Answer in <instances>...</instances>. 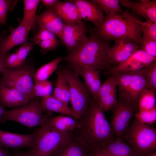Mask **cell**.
<instances>
[{
    "label": "cell",
    "instance_id": "cell-1",
    "mask_svg": "<svg viewBox=\"0 0 156 156\" xmlns=\"http://www.w3.org/2000/svg\"><path fill=\"white\" fill-rule=\"evenodd\" d=\"M79 122V127L72 131L73 136L84 142L92 151L105 146L115 137L104 110L93 98Z\"/></svg>",
    "mask_w": 156,
    "mask_h": 156
},
{
    "label": "cell",
    "instance_id": "cell-2",
    "mask_svg": "<svg viewBox=\"0 0 156 156\" xmlns=\"http://www.w3.org/2000/svg\"><path fill=\"white\" fill-rule=\"evenodd\" d=\"M109 47L105 42L93 35L80 49L68 55L65 60L73 70L88 66L105 72L111 68Z\"/></svg>",
    "mask_w": 156,
    "mask_h": 156
},
{
    "label": "cell",
    "instance_id": "cell-3",
    "mask_svg": "<svg viewBox=\"0 0 156 156\" xmlns=\"http://www.w3.org/2000/svg\"><path fill=\"white\" fill-rule=\"evenodd\" d=\"M97 27L98 35L103 39L126 38L138 44H140L142 28L134 17L127 13L107 15L102 23Z\"/></svg>",
    "mask_w": 156,
    "mask_h": 156
},
{
    "label": "cell",
    "instance_id": "cell-4",
    "mask_svg": "<svg viewBox=\"0 0 156 156\" xmlns=\"http://www.w3.org/2000/svg\"><path fill=\"white\" fill-rule=\"evenodd\" d=\"M121 138L137 156H146L156 152V128L135 118Z\"/></svg>",
    "mask_w": 156,
    "mask_h": 156
},
{
    "label": "cell",
    "instance_id": "cell-5",
    "mask_svg": "<svg viewBox=\"0 0 156 156\" xmlns=\"http://www.w3.org/2000/svg\"><path fill=\"white\" fill-rule=\"evenodd\" d=\"M47 116L45 115L44 122L36 132L37 137L31 150L37 156H51L73 137L72 131L62 133L52 128L48 122Z\"/></svg>",
    "mask_w": 156,
    "mask_h": 156
},
{
    "label": "cell",
    "instance_id": "cell-6",
    "mask_svg": "<svg viewBox=\"0 0 156 156\" xmlns=\"http://www.w3.org/2000/svg\"><path fill=\"white\" fill-rule=\"evenodd\" d=\"M114 77L117 83L120 99L133 104L138 109L139 95L147 87L142 68L133 72L116 73Z\"/></svg>",
    "mask_w": 156,
    "mask_h": 156
},
{
    "label": "cell",
    "instance_id": "cell-7",
    "mask_svg": "<svg viewBox=\"0 0 156 156\" xmlns=\"http://www.w3.org/2000/svg\"><path fill=\"white\" fill-rule=\"evenodd\" d=\"M35 68L33 64L25 63L14 69L5 68L0 79L5 83L13 87L28 96L32 100L36 98L33 90Z\"/></svg>",
    "mask_w": 156,
    "mask_h": 156
},
{
    "label": "cell",
    "instance_id": "cell-8",
    "mask_svg": "<svg viewBox=\"0 0 156 156\" xmlns=\"http://www.w3.org/2000/svg\"><path fill=\"white\" fill-rule=\"evenodd\" d=\"M68 86L72 109L79 120L85 114L91 100L90 92L75 72L61 68Z\"/></svg>",
    "mask_w": 156,
    "mask_h": 156
},
{
    "label": "cell",
    "instance_id": "cell-9",
    "mask_svg": "<svg viewBox=\"0 0 156 156\" xmlns=\"http://www.w3.org/2000/svg\"><path fill=\"white\" fill-rule=\"evenodd\" d=\"M44 111L41 101L35 99L24 105L5 110L0 121L2 122L12 121L32 128L43 123L45 116L42 113Z\"/></svg>",
    "mask_w": 156,
    "mask_h": 156
},
{
    "label": "cell",
    "instance_id": "cell-10",
    "mask_svg": "<svg viewBox=\"0 0 156 156\" xmlns=\"http://www.w3.org/2000/svg\"><path fill=\"white\" fill-rule=\"evenodd\" d=\"M110 124L115 137L121 138L126 131L137 109L132 104L121 99L111 109Z\"/></svg>",
    "mask_w": 156,
    "mask_h": 156
},
{
    "label": "cell",
    "instance_id": "cell-11",
    "mask_svg": "<svg viewBox=\"0 0 156 156\" xmlns=\"http://www.w3.org/2000/svg\"><path fill=\"white\" fill-rule=\"evenodd\" d=\"M88 31L82 21L69 25H65L60 38L70 52L72 53L81 47L88 41L86 34Z\"/></svg>",
    "mask_w": 156,
    "mask_h": 156
},
{
    "label": "cell",
    "instance_id": "cell-12",
    "mask_svg": "<svg viewBox=\"0 0 156 156\" xmlns=\"http://www.w3.org/2000/svg\"><path fill=\"white\" fill-rule=\"evenodd\" d=\"M156 61V59L145 51L137 49L127 60L105 72L110 75L140 70Z\"/></svg>",
    "mask_w": 156,
    "mask_h": 156
},
{
    "label": "cell",
    "instance_id": "cell-13",
    "mask_svg": "<svg viewBox=\"0 0 156 156\" xmlns=\"http://www.w3.org/2000/svg\"><path fill=\"white\" fill-rule=\"evenodd\" d=\"M114 40V45L109 47V56L111 65L116 66L128 59L139 47L127 38H118Z\"/></svg>",
    "mask_w": 156,
    "mask_h": 156
},
{
    "label": "cell",
    "instance_id": "cell-14",
    "mask_svg": "<svg viewBox=\"0 0 156 156\" xmlns=\"http://www.w3.org/2000/svg\"><path fill=\"white\" fill-rule=\"evenodd\" d=\"M32 101L23 93L0 79V103L4 107H17Z\"/></svg>",
    "mask_w": 156,
    "mask_h": 156
},
{
    "label": "cell",
    "instance_id": "cell-15",
    "mask_svg": "<svg viewBox=\"0 0 156 156\" xmlns=\"http://www.w3.org/2000/svg\"><path fill=\"white\" fill-rule=\"evenodd\" d=\"M32 28L30 26L21 23L12 29L8 36L0 42V56L4 55L14 47L27 42L28 34Z\"/></svg>",
    "mask_w": 156,
    "mask_h": 156
},
{
    "label": "cell",
    "instance_id": "cell-16",
    "mask_svg": "<svg viewBox=\"0 0 156 156\" xmlns=\"http://www.w3.org/2000/svg\"><path fill=\"white\" fill-rule=\"evenodd\" d=\"M37 133L22 134L5 131L0 130V147L2 148H32Z\"/></svg>",
    "mask_w": 156,
    "mask_h": 156
},
{
    "label": "cell",
    "instance_id": "cell-17",
    "mask_svg": "<svg viewBox=\"0 0 156 156\" xmlns=\"http://www.w3.org/2000/svg\"><path fill=\"white\" fill-rule=\"evenodd\" d=\"M117 86L116 81L112 75L101 85L96 101L104 111L111 110L117 103Z\"/></svg>",
    "mask_w": 156,
    "mask_h": 156
},
{
    "label": "cell",
    "instance_id": "cell-18",
    "mask_svg": "<svg viewBox=\"0 0 156 156\" xmlns=\"http://www.w3.org/2000/svg\"><path fill=\"white\" fill-rule=\"evenodd\" d=\"M70 1L76 6L81 19L90 21L96 27L102 23L104 19L103 12L91 1Z\"/></svg>",
    "mask_w": 156,
    "mask_h": 156
},
{
    "label": "cell",
    "instance_id": "cell-19",
    "mask_svg": "<svg viewBox=\"0 0 156 156\" xmlns=\"http://www.w3.org/2000/svg\"><path fill=\"white\" fill-rule=\"evenodd\" d=\"M36 22L60 38L65 24L57 14L51 8H47L36 16Z\"/></svg>",
    "mask_w": 156,
    "mask_h": 156
},
{
    "label": "cell",
    "instance_id": "cell-20",
    "mask_svg": "<svg viewBox=\"0 0 156 156\" xmlns=\"http://www.w3.org/2000/svg\"><path fill=\"white\" fill-rule=\"evenodd\" d=\"M51 8L57 14L65 25L75 24L81 21L77 7L70 0H58Z\"/></svg>",
    "mask_w": 156,
    "mask_h": 156
},
{
    "label": "cell",
    "instance_id": "cell-21",
    "mask_svg": "<svg viewBox=\"0 0 156 156\" xmlns=\"http://www.w3.org/2000/svg\"><path fill=\"white\" fill-rule=\"evenodd\" d=\"M92 151L80 139L74 137L57 149L51 156H92Z\"/></svg>",
    "mask_w": 156,
    "mask_h": 156
},
{
    "label": "cell",
    "instance_id": "cell-22",
    "mask_svg": "<svg viewBox=\"0 0 156 156\" xmlns=\"http://www.w3.org/2000/svg\"><path fill=\"white\" fill-rule=\"evenodd\" d=\"M135 2L128 0H119L123 6L131 9L135 13L144 17L146 20L156 22V1L141 0Z\"/></svg>",
    "mask_w": 156,
    "mask_h": 156
},
{
    "label": "cell",
    "instance_id": "cell-23",
    "mask_svg": "<svg viewBox=\"0 0 156 156\" xmlns=\"http://www.w3.org/2000/svg\"><path fill=\"white\" fill-rule=\"evenodd\" d=\"M72 70L83 78L93 99L96 101L101 85L100 79V70L88 66L81 67Z\"/></svg>",
    "mask_w": 156,
    "mask_h": 156
},
{
    "label": "cell",
    "instance_id": "cell-24",
    "mask_svg": "<svg viewBox=\"0 0 156 156\" xmlns=\"http://www.w3.org/2000/svg\"><path fill=\"white\" fill-rule=\"evenodd\" d=\"M100 149L108 156H137L122 138L116 137Z\"/></svg>",
    "mask_w": 156,
    "mask_h": 156
},
{
    "label": "cell",
    "instance_id": "cell-25",
    "mask_svg": "<svg viewBox=\"0 0 156 156\" xmlns=\"http://www.w3.org/2000/svg\"><path fill=\"white\" fill-rule=\"evenodd\" d=\"M41 103L45 111L72 116L74 118L79 120L72 108L51 95L43 98Z\"/></svg>",
    "mask_w": 156,
    "mask_h": 156
},
{
    "label": "cell",
    "instance_id": "cell-26",
    "mask_svg": "<svg viewBox=\"0 0 156 156\" xmlns=\"http://www.w3.org/2000/svg\"><path fill=\"white\" fill-rule=\"evenodd\" d=\"M47 119L49 124L52 128L62 133L73 131L79 125V120L63 115L51 117L48 115Z\"/></svg>",
    "mask_w": 156,
    "mask_h": 156
},
{
    "label": "cell",
    "instance_id": "cell-27",
    "mask_svg": "<svg viewBox=\"0 0 156 156\" xmlns=\"http://www.w3.org/2000/svg\"><path fill=\"white\" fill-rule=\"evenodd\" d=\"M51 95L67 105H68L70 101V96L68 84L60 69L58 73Z\"/></svg>",
    "mask_w": 156,
    "mask_h": 156
},
{
    "label": "cell",
    "instance_id": "cell-28",
    "mask_svg": "<svg viewBox=\"0 0 156 156\" xmlns=\"http://www.w3.org/2000/svg\"><path fill=\"white\" fill-rule=\"evenodd\" d=\"M64 60H65V58L62 57H59L39 68L34 74V83L47 80L57 69L59 63Z\"/></svg>",
    "mask_w": 156,
    "mask_h": 156
},
{
    "label": "cell",
    "instance_id": "cell-29",
    "mask_svg": "<svg viewBox=\"0 0 156 156\" xmlns=\"http://www.w3.org/2000/svg\"><path fill=\"white\" fill-rule=\"evenodd\" d=\"M23 16L21 23L34 27L36 23V12L41 1L39 0H24Z\"/></svg>",
    "mask_w": 156,
    "mask_h": 156
},
{
    "label": "cell",
    "instance_id": "cell-30",
    "mask_svg": "<svg viewBox=\"0 0 156 156\" xmlns=\"http://www.w3.org/2000/svg\"><path fill=\"white\" fill-rule=\"evenodd\" d=\"M155 93L147 87L142 90L138 101V111L149 110L156 107Z\"/></svg>",
    "mask_w": 156,
    "mask_h": 156
},
{
    "label": "cell",
    "instance_id": "cell-31",
    "mask_svg": "<svg viewBox=\"0 0 156 156\" xmlns=\"http://www.w3.org/2000/svg\"><path fill=\"white\" fill-rule=\"evenodd\" d=\"M91 1L97 6L107 15L114 14H120L122 11L118 0H92Z\"/></svg>",
    "mask_w": 156,
    "mask_h": 156
},
{
    "label": "cell",
    "instance_id": "cell-32",
    "mask_svg": "<svg viewBox=\"0 0 156 156\" xmlns=\"http://www.w3.org/2000/svg\"><path fill=\"white\" fill-rule=\"evenodd\" d=\"M147 87L155 92L156 90V62L155 61L142 68Z\"/></svg>",
    "mask_w": 156,
    "mask_h": 156
},
{
    "label": "cell",
    "instance_id": "cell-33",
    "mask_svg": "<svg viewBox=\"0 0 156 156\" xmlns=\"http://www.w3.org/2000/svg\"><path fill=\"white\" fill-rule=\"evenodd\" d=\"M33 90L36 97L43 98L51 95L53 90L52 83L47 80L35 83Z\"/></svg>",
    "mask_w": 156,
    "mask_h": 156
},
{
    "label": "cell",
    "instance_id": "cell-34",
    "mask_svg": "<svg viewBox=\"0 0 156 156\" xmlns=\"http://www.w3.org/2000/svg\"><path fill=\"white\" fill-rule=\"evenodd\" d=\"M135 118L147 125L153 124L156 121V107L149 110L138 111L135 113Z\"/></svg>",
    "mask_w": 156,
    "mask_h": 156
},
{
    "label": "cell",
    "instance_id": "cell-35",
    "mask_svg": "<svg viewBox=\"0 0 156 156\" xmlns=\"http://www.w3.org/2000/svg\"><path fill=\"white\" fill-rule=\"evenodd\" d=\"M135 21L141 26L142 29V37L156 40V22L149 20L142 22L135 18Z\"/></svg>",
    "mask_w": 156,
    "mask_h": 156
},
{
    "label": "cell",
    "instance_id": "cell-36",
    "mask_svg": "<svg viewBox=\"0 0 156 156\" xmlns=\"http://www.w3.org/2000/svg\"><path fill=\"white\" fill-rule=\"evenodd\" d=\"M17 1L16 0H0V24L7 25V13L14 8Z\"/></svg>",
    "mask_w": 156,
    "mask_h": 156
},
{
    "label": "cell",
    "instance_id": "cell-37",
    "mask_svg": "<svg viewBox=\"0 0 156 156\" xmlns=\"http://www.w3.org/2000/svg\"><path fill=\"white\" fill-rule=\"evenodd\" d=\"M140 44L141 50L156 59V40L142 36Z\"/></svg>",
    "mask_w": 156,
    "mask_h": 156
},
{
    "label": "cell",
    "instance_id": "cell-38",
    "mask_svg": "<svg viewBox=\"0 0 156 156\" xmlns=\"http://www.w3.org/2000/svg\"><path fill=\"white\" fill-rule=\"evenodd\" d=\"M38 33L31 39V42L34 45L38 44L41 41L57 38L54 34L43 27L38 26Z\"/></svg>",
    "mask_w": 156,
    "mask_h": 156
},
{
    "label": "cell",
    "instance_id": "cell-39",
    "mask_svg": "<svg viewBox=\"0 0 156 156\" xmlns=\"http://www.w3.org/2000/svg\"><path fill=\"white\" fill-rule=\"evenodd\" d=\"M5 68L9 69H14L18 68L23 64L19 60L15 52L12 53H7L5 55Z\"/></svg>",
    "mask_w": 156,
    "mask_h": 156
},
{
    "label": "cell",
    "instance_id": "cell-40",
    "mask_svg": "<svg viewBox=\"0 0 156 156\" xmlns=\"http://www.w3.org/2000/svg\"><path fill=\"white\" fill-rule=\"evenodd\" d=\"M34 45L31 42H27L21 44L20 47L15 51L18 58L22 64H24L25 63L27 57Z\"/></svg>",
    "mask_w": 156,
    "mask_h": 156
},
{
    "label": "cell",
    "instance_id": "cell-41",
    "mask_svg": "<svg viewBox=\"0 0 156 156\" xmlns=\"http://www.w3.org/2000/svg\"><path fill=\"white\" fill-rule=\"evenodd\" d=\"M59 44V42L56 38L41 41L37 45L40 47L43 51H47L54 50Z\"/></svg>",
    "mask_w": 156,
    "mask_h": 156
},
{
    "label": "cell",
    "instance_id": "cell-42",
    "mask_svg": "<svg viewBox=\"0 0 156 156\" xmlns=\"http://www.w3.org/2000/svg\"><path fill=\"white\" fill-rule=\"evenodd\" d=\"M58 1L57 0H41V1L47 8H51Z\"/></svg>",
    "mask_w": 156,
    "mask_h": 156
},
{
    "label": "cell",
    "instance_id": "cell-43",
    "mask_svg": "<svg viewBox=\"0 0 156 156\" xmlns=\"http://www.w3.org/2000/svg\"><path fill=\"white\" fill-rule=\"evenodd\" d=\"M14 156H37L31 151L28 152H20L15 154Z\"/></svg>",
    "mask_w": 156,
    "mask_h": 156
},
{
    "label": "cell",
    "instance_id": "cell-44",
    "mask_svg": "<svg viewBox=\"0 0 156 156\" xmlns=\"http://www.w3.org/2000/svg\"><path fill=\"white\" fill-rule=\"evenodd\" d=\"M92 156H108L103 152L100 149H97L92 151Z\"/></svg>",
    "mask_w": 156,
    "mask_h": 156
},
{
    "label": "cell",
    "instance_id": "cell-45",
    "mask_svg": "<svg viewBox=\"0 0 156 156\" xmlns=\"http://www.w3.org/2000/svg\"><path fill=\"white\" fill-rule=\"evenodd\" d=\"M5 55L0 56V73H1L5 68L4 66Z\"/></svg>",
    "mask_w": 156,
    "mask_h": 156
},
{
    "label": "cell",
    "instance_id": "cell-46",
    "mask_svg": "<svg viewBox=\"0 0 156 156\" xmlns=\"http://www.w3.org/2000/svg\"><path fill=\"white\" fill-rule=\"evenodd\" d=\"M0 156H10V155L7 151L0 147Z\"/></svg>",
    "mask_w": 156,
    "mask_h": 156
},
{
    "label": "cell",
    "instance_id": "cell-47",
    "mask_svg": "<svg viewBox=\"0 0 156 156\" xmlns=\"http://www.w3.org/2000/svg\"><path fill=\"white\" fill-rule=\"evenodd\" d=\"M5 110L3 107L0 105V118L4 114Z\"/></svg>",
    "mask_w": 156,
    "mask_h": 156
},
{
    "label": "cell",
    "instance_id": "cell-48",
    "mask_svg": "<svg viewBox=\"0 0 156 156\" xmlns=\"http://www.w3.org/2000/svg\"><path fill=\"white\" fill-rule=\"evenodd\" d=\"M146 156H156V152L148 155Z\"/></svg>",
    "mask_w": 156,
    "mask_h": 156
},
{
    "label": "cell",
    "instance_id": "cell-49",
    "mask_svg": "<svg viewBox=\"0 0 156 156\" xmlns=\"http://www.w3.org/2000/svg\"><path fill=\"white\" fill-rule=\"evenodd\" d=\"M2 39H1V36H0V41L1 40H2Z\"/></svg>",
    "mask_w": 156,
    "mask_h": 156
}]
</instances>
